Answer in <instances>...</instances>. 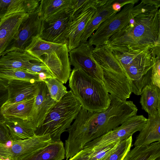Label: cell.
Wrapping results in <instances>:
<instances>
[{
    "mask_svg": "<svg viewBox=\"0 0 160 160\" xmlns=\"http://www.w3.org/2000/svg\"><path fill=\"white\" fill-rule=\"evenodd\" d=\"M110 102L105 111L94 112L82 108L72 124L73 132L86 144L112 130L130 117L138 109L132 101L122 100L110 94Z\"/></svg>",
    "mask_w": 160,
    "mask_h": 160,
    "instance_id": "obj_1",
    "label": "cell"
},
{
    "mask_svg": "<svg viewBox=\"0 0 160 160\" xmlns=\"http://www.w3.org/2000/svg\"><path fill=\"white\" fill-rule=\"evenodd\" d=\"M114 52L140 48L152 49L160 45V9L151 7L130 19L104 44Z\"/></svg>",
    "mask_w": 160,
    "mask_h": 160,
    "instance_id": "obj_2",
    "label": "cell"
},
{
    "mask_svg": "<svg viewBox=\"0 0 160 160\" xmlns=\"http://www.w3.org/2000/svg\"><path fill=\"white\" fill-rule=\"evenodd\" d=\"M70 90L82 108L89 111L101 112L109 107L110 99L103 83L81 69L74 68L69 78Z\"/></svg>",
    "mask_w": 160,
    "mask_h": 160,
    "instance_id": "obj_3",
    "label": "cell"
},
{
    "mask_svg": "<svg viewBox=\"0 0 160 160\" xmlns=\"http://www.w3.org/2000/svg\"><path fill=\"white\" fill-rule=\"evenodd\" d=\"M82 107L70 90L60 101L51 108L35 133L39 136L49 134L52 142L61 140V134L67 131Z\"/></svg>",
    "mask_w": 160,
    "mask_h": 160,
    "instance_id": "obj_4",
    "label": "cell"
},
{
    "mask_svg": "<svg viewBox=\"0 0 160 160\" xmlns=\"http://www.w3.org/2000/svg\"><path fill=\"white\" fill-rule=\"evenodd\" d=\"M25 51L45 64L55 78L63 84L67 83L71 71L67 44L53 43L37 36Z\"/></svg>",
    "mask_w": 160,
    "mask_h": 160,
    "instance_id": "obj_5",
    "label": "cell"
},
{
    "mask_svg": "<svg viewBox=\"0 0 160 160\" xmlns=\"http://www.w3.org/2000/svg\"><path fill=\"white\" fill-rule=\"evenodd\" d=\"M92 53L102 70L103 82L108 91L118 90L131 83V79L106 45L95 46Z\"/></svg>",
    "mask_w": 160,
    "mask_h": 160,
    "instance_id": "obj_6",
    "label": "cell"
},
{
    "mask_svg": "<svg viewBox=\"0 0 160 160\" xmlns=\"http://www.w3.org/2000/svg\"><path fill=\"white\" fill-rule=\"evenodd\" d=\"M135 4L129 3L124 5L120 11L102 23L89 38L88 43L95 46L104 44L116 32L126 27L131 19L152 7L141 2L136 5Z\"/></svg>",
    "mask_w": 160,
    "mask_h": 160,
    "instance_id": "obj_7",
    "label": "cell"
},
{
    "mask_svg": "<svg viewBox=\"0 0 160 160\" xmlns=\"http://www.w3.org/2000/svg\"><path fill=\"white\" fill-rule=\"evenodd\" d=\"M147 121L142 115L132 116L118 127L87 143L83 148L93 149L125 140L140 131Z\"/></svg>",
    "mask_w": 160,
    "mask_h": 160,
    "instance_id": "obj_8",
    "label": "cell"
},
{
    "mask_svg": "<svg viewBox=\"0 0 160 160\" xmlns=\"http://www.w3.org/2000/svg\"><path fill=\"white\" fill-rule=\"evenodd\" d=\"M93 46L87 41L80 43L78 47L69 51L70 64L74 68L82 70L91 77L103 83L102 70L93 55Z\"/></svg>",
    "mask_w": 160,
    "mask_h": 160,
    "instance_id": "obj_9",
    "label": "cell"
},
{
    "mask_svg": "<svg viewBox=\"0 0 160 160\" xmlns=\"http://www.w3.org/2000/svg\"><path fill=\"white\" fill-rule=\"evenodd\" d=\"M42 28V21L40 18L38 8L36 11L29 14L28 18L21 24L16 37L2 55L12 51H25L33 37L40 36Z\"/></svg>",
    "mask_w": 160,
    "mask_h": 160,
    "instance_id": "obj_10",
    "label": "cell"
},
{
    "mask_svg": "<svg viewBox=\"0 0 160 160\" xmlns=\"http://www.w3.org/2000/svg\"><path fill=\"white\" fill-rule=\"evenodd\" d=\"M107 0H92L91 2L71 21L68 33L69 51L81 43L82 36L87 24L94 14L96 8L105 4Z\"/></svg>",
    "mask_w": 160,
    "mask_h": 160,
    "instance_id": "obj_11",
    "label": "cell"
},
{
    "mask_svg": "<svg viewBox=\"0 0 160 160\" xmlns=\"http://www.w3.org/2000/svg\"><path fill=\"white\" fill-rule=\"evenodd\" d=\"M52 142L50 135L35 134L24 140L13 141L12 146L5 148L0 146V157L9 158L11 160H21L32 152Z\"/></svg>",
    "mask_w": 160,
    "mask_h": 160,
    "instance_id": "obj_12",
    "label": "cell"
},
{
    "mask_svg": "<svg viewBox=\"0 0 160 160\" xmlns=\"http://www.w3.org/2000/svg\"><path fill=\"white\" fill-rule=\"evenodd\" d=\"M28 16L29 14L20 11L0 19V57L16 37L21 24Z\"/></svg>",
    "mask_w": 160,
    "mask_h": 160,
    "instance_id": "obj_13",
    "label": "cell"
},
{
    "mask_svg": "<svg viewBox=\"0 0 160 160\" xmlns=\"http://www.w3.org/2000/svg\"><path fill=\"white\" fill-rule=\"evenodd\" d=\"M38 82L15 79L8 80L7 101L1 108L13 103L34 98L38 89Z\"/></svg>",
    "mask_w": 160,
    "mask_h": 160,
    "instance_id": "obj_14",
    "label": "cell"
},
{
    "mask_svg": "<svg viewBox=\"0 0 160 160\" xmlns=\"http://www.w3.org/2000/svg\"><path fill=\"white\" fill-rule=\"evenodd\" d=\"M71 22L68 14L49 22H42V31L39 37L47 42L67 44V33Z\"/></svg>",
    "mask_w": 160,
    "mask_h": 160,
    "instance_id": "obj_15",
    "label": "cell"
},
{
    "mask_svg": "<svg viewBox=\"0 0 160 160\" xmlns=\"http://www.w3.org/2000/svg\"><path fill=\"white\" fill-rule=\"evenodd\" d=\"M56 102L50 97L45 82H38V91L28 120L37 128Z\"/></svg>",
    "mask_w": 160,
    "mask_h": 160,
    "instance_id": "obj_16",
    "label": "cell"
},
{
    "mask_svg": "<svg viewBox=\"0 0 160 160\" xmlns=\"http://www.w3.org/2000/svg\"><path fill=\"white\" fill-rule=\"evenodd\" d=\"M72 0H41L38 8L43 22H51L69 14Z\"/></svg>",
    "mask_w": 160,
    "mask_h": 160,
    "instance_id": "obj_17",
    "label": "cell"
},
{
    "mask_svg": "<svg viewBox=\"0 0 160 160\" xmlns=\"http://www.w3.org/2000/svg\"><path fill=\"white\" fill-rule=\"evenodd\" d=\"M139 131L134 147L147 146L160 141V109L155 114L148 115L145 125Z\"/></svg>",
    "mask_w": 160,
    "mask_h": 160,
    "instance_id": "obj_18",
    "label": "cell"
},
{
    "mask_svg": "<svg viewBox=\"0 0 160 160\" xmlns=\"http://www.w3.org/2000/svg\"><path fill=\"white\" fill-rule=\"evenodd\" d=\"M158 54H160V47H155L124 69L132 81L138 80L152 68L154 64L155 58Z\"/></svg>",
    "mask_w": 160,
    "mask_h": 160,
    "instance_id": "obj_19",
    "label": "cell"
},
{
    "mask_svg": "<svg viewBox=\"0 0 160 160\" xmlns=\"http://www.w3.org/2000/svg\"><path fill=\"white\" fill-rule=\"evenodd\" d=\"M112 0H107L104 5L98 7L89 21L82 36L81 43L86 42L99 26L104 21L116 13L113 8Z\"/></svg>",
    "mask_w": 160,
    "mask_h": 160,
    "instance_id": "obj_20",
    "label": "cell"
},
{
    "mask_svg": "<svg viewBox=\"0 0 160 160\" xmlns=\"http://www.w3.org/2000/svg\"><path fill=\"white\" fill-rule=\"evenodd\" d=\"M34 61H38L25 51H11L0 57V68L26 70Z\"/></svg>",
    "mask_w": 160,
    "mask_h": 160,
    "instance_id": "obj_21",
    "label": "cell"
},
{
    "mask_svg": "<svg viewBox=\"0 0 160 160\" xmlns=\"http://www.w3.org/2000/svg\"><path fill=\"white\" fill-rule=\"evenodd\" d=\"M4 123L11 140L17 141L30 138L35 135L36 129L28 120L18 118L4 119Z\"/></svg>",
    "mask_w": 160,
    "mask_h": 160,
    "instance_id": "obj_22",
    "label": "cell"
},
{
    "mask_svg": "<svg viewBox=\"0 0 160 160\" xmlns=\"http://www.w3.org/2000/svg\"><path fill=\"white\" fill-rule=\"evenodd\" d=\"M65 157L62 141L52 142L30 153L21 160H62Z\"/></svg>",
    "mask_w": 160,
    "mask_h": 160,
    "instance_id": "obj_23",
    "label": "cell"
},
{
    "mask_svg": "<svg viewBox=\"0 0 160 160\" xmlns=\"http://www.w3.org/2000/svg\"><path fill=\"white\" fill-rule=\"evenodd\" d=\"M39 2V0H0V19L6 15L20 11L30 14L37 9Z\"/></svg>",
    "mask_w": 160,
    "mask_h": 160,
    "instance_id": "obj_24",
    "label": "cell"
},
{
    "mask_svg": "<svg viewBox=\"0 0 160 160\" xmlns=\"http://www.w3.org/2000/svg\"><path fill=\"white\" fill-rule=\"evenodd\" d=\"M140 103L142 108L151 116L160 109V88L151 82L144 88L141 94Z\"/></svg>",
    "mask_w": 160,
    "mask_h": 160,
    "instance_id": "obj_25",
    "label": "cell"
},
{
    "mask_svg": "<svg viewBox=\"0 0 160 160\" xmlns=\"http://www.w3.org/2000/svg\"><path fill=\"white\" fill-rule=\"evenodd\" d=\"M160 157V141L145 147H134L122 160H154Z\"/></svg>",
    "mask_w": 160,
    "mask_h": 160,
    "instance_id": "obj_26",
    "label": "cell"
},
{
    "mask_svg": "<svg viewBox=\"0 0 160 160\" xmlns=\"http://www.w3.org/2000/svg\"><path fill=\"white\" fill-rule=\"evenodd\" d=\"M34 99V98L26 99L1 108L4 119L18 118L28 120Z\"/></svg>",
    "mask_w": 160,
    "mask_h": 160,
    "instance_id": "obj_27",
    "label": "cell"
},
{
    "mask_svg": "<svg viewBox=\"0 0 160 160\" xmlns=\"http://www.w3.org/2000/svg\"><path fill=\"white\" fill-rule=\"evenodd\" d=\"M0 77L7 80H20L33 82H40L38 75L25 69L0 68Z\"/></svg>",
    "mask_w": 160,
    "mask_h": 160,
    "instance_id": "obj_28",
    "label": "cell"
},
{
    "mask_svg": "<svg viewBox=\"0 0 160 160\" xmlns=\"http://www.w3.org/2000/svg\"><path fill=\"white\" fill-rule=\"evenodd\" d=\"M152 49L153 48L133 49L122 52H112L115 57L119 61L124 69L140 57Z\"/></svg>",
    "mask_w": 160,
    "mask_h": 160,
    "instance_id": "obj_29",
    "label": "cell"
},
{
    "mask_svg": "<svg viewBox=\"0 0 160 160\" xmlns=\"http://www.w3.org/2000/svg\"><path fill=\"white\" fill-rule=\"evenodd\" d=\"M132 136L119 142L101 160H122L132 146Z\"/></svg>",
    "mask_w": 160,
    "mask_h": 160,
    "instance_id": "obj_30",
    "label": "cell"
},
{
    "mask_svg": "<svg viewBox=\"0 0 160 160\" xmlns=\"http://www.w3.org/2000/svg\"><path fill=\"white\" fill-rule=\"evenodd\" d=\"M44 82L46 84L50 97L56 102L61 100L68 92L63 83L55 78H47Z\"/></svg>",
    "mask_w": 160,
    "mask_h": 160,
    "instance_id": "obj_31",
    "label": "cell"
},
{
    "mask_svg": "<svg viewBox=\"0 0 160 160\" xmlns=\"http://www.w3.org/2000/svg\"><path fill=\"white\" fill-rule=\"evenodd\" d=\"M151 69L139 80L132 81L131 83L132 93L137 95H141L145 87L152 82Z\"/></svg>",
    "mask_w": 160,
    "mask_h": 160,
    "instance_id": "obj_32",
    "label": "cell"
},
{
    "mask_svg": "<svg viewBox=\"0 0 160 160\" xmlns=\"http://www.w3.org/2000/svg\"><path fill=\"white\" fill-rule=\"evenodd\" d=\"M119 142L102 147L93 149H88L90 150V152L88 160H101L115 147Z\"/></svg>",
    "mask_w": 160,
    "mask_h": 160,
    "instance_id": "obj_33",
    "label": "cell"
},
{
    "mask_svg": "<svg viewBox=\"0 0 160 160\" xmlns=\"http://www.w3.org/2000/svg\"><path fill=\"white\" fill-rule=\"evenodd\" d=\"M26 70L30 72L38 75L40 74H44L50 78H54L47 67L40 62L32 61L31 64Z\"/></svg>",
    "mask_w": 160,
    "mask_h": 160,
    "instance_id": "obj_34",
    "label": "cell"
},
{
    "mask_svg": "<svg viewBox=\"0 0 160 160\" xmlns=\"http://www.w3.org/2000/svg\"><path fill=\"white\" fill-rule=\"evenodd\" d=\"M92 0H72L69 15L71 21Z\"/></svg>",
    "mask_w": 160,
    "mask_h": 160,
    "instance_id": "obj_35",
    "label": "cell"
},
{
    "mask_svg": "<svg viewBox=\"0 0 160 160\" xmlns=\"http://www.w3.org/2000/svg\"><path fill=\"white\" fill-rule=\"evenodd\" d=\"M160 55L156 56L154 64L151 69V80L152 83L160 88Z\"/></svg>",
    "mask_w": 160,
    "mask_h": 160,
    "instance_id": "obj_36",
    "label": "cell"
},
{
    "mask_svg": "<svg viewBox=\"0 0 160 160\" xmlns=\"http://www.w3.org/2000/svg\"><path fill=\"white\" fill-rule=\"evenodd\" d=\"M11 140L8 129L4 121L0 122V143H5Z\"/></svg>",
    "mask_w": 160,
    "mask_h": 160,
    "instance_id": "obj_37",
    "label": "cell"
},
{
    "mask_svg": "<svg viewBox=\"0 0 160 160\" xmlns=\"http://www.w3.org/2000/svg\"><path fill=\"white\" fill-rule=\"evenodd\" d=\"M90 151L83 148V149L68 160H88Z\"/></svg>",
    "mask_w": 160,
    "mask_h": 160,
    "instance_id": "obj_38",
    "label": "cell"
},
{
    "mask_svg": "<svg viewBox=\"0 0 160 160\" xmlns=\"http://www.w3.org/2000/svg\"><path fill=\"white\" fill-rule=\"evenodd\" d=\"M8 98V92L7 88L0 89V122L4 121V118L1 112V108L7 101Z\"/></svg>",
    "mask_w": 160,
    "mask_h": 160,
    "instance_id": "obj_39",
    "label": "cell"
},
{
    "mask_svg": "<svg viewBox=\"0 0 160 160\" xmlns=\"http://www.w3.org/2000/svg\"><path fill=\"white\" fill-rule=\"evenodd\" d=\"M141 2L144 5L158 9L160 7V0H142Z\"/></svg>",
    "mask_w": 160,
    "mask_h": 160,
    "instance_id": "obj_40",
    "label": "cell"
},
{
    "mask_svg": "<svg viewBox=\"0 0 160 160\" xmlns=\"http://www.w3.org/2000/svg\"><path fill=\"white\" fill-rule=\"evenodd\" d=\"M139 0H112L113 4L115 3H119L122 7L124 5L129 4L133 3L135 4L138 2Z\"/></svg>",
    "mask_w": 160,
    "mask_h": 160,
    "instance_id": "obj_41",
    "label": "cell"
},
{
    "mask_svg": "<svg viewBox=\"0 0 160 160\" xmlns=\"http://www.w3.org/2000/svg\"><path fill=\"white\" fill-rule=\"evenodd\" d=\"M8 80L0 77V89H6Z\"/></svg>",
    "mask_w": 160,
    "mask_h": 160,
    "instance_id": "obj_42",
    "label": "cell"
},
{
    "mask_svg": "<svg viewBox=\"0 0 160 160\" xmlns=\"http://www.w3.org/2000/svg\"><path fill=\"white\" fill-rule=\"evenodd\" d=\"M112 6L113 9L117 12L120 11L122 8L120 4L118 3H113Z\"/></svg>",
    "mask_w": 160,
    "mask_h": 160,
    "instance_id": "obj_43",
    "label": "cell"
},
{
    "mask_svg": "<svg viewBox=\"0 0 160 160\" xmlns=\"http://www.w3.org/2000/svg\"><path fill=\"white\" fill-rule=\"evenodd\" d=\"M2 160H11L9 158H4L2 157H0Z\"/></svg>",
    "mask_w": 160,
    "mask_h": 160,
    "instance_id": "obj_44",
    "label": "cell"
},
{
    "mask_svg": "<svg viewBox=\"0 0 160 160\" xmlns=\"http://www.w3.org/2000/svg\"><path fill=\"white\" fill-rule=\"evenodd\" d=\"M154 160H160V157Z\"/></svg>",
    "mask_w": 160,
    "mask_h": 160,
    "instance_id": "obj_45",
    "label": "cell"
}]
</instances>
